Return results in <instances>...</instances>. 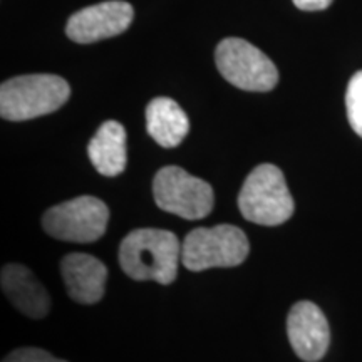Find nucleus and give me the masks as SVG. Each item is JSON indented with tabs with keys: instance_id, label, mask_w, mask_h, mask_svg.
I'll return each mask as SVG.
<instances>
[{
	"instance_id": "3",
	"label": "nucleus",
	"mask_w": 362,
	"mask_h": 362,
	"mask_svg": "<svg viewBox=\"0 0 362 362\" xmlns=\"http://www.w3.org/2000/svg\"><path fill=\"white\" fill-rule=\"evenodd\" d=\"M238 208L257 225L277 226L291 220L296 205L280 168L270 163L257 166L240 189Z\"/></svg>"
},
{
	"instance_id": "6",
	"label": "nucleus",
	"mask_w": 362,
	"mask_h": 362,
	"mask_svg": "<svg viewBox=\"0 0 362 362\" xmlns=\"http://www.w3.org/2000/svg\"><path fill=\"white\" fill-rule=\"evenodd\" d=\"M220 74L235 88L267 93L279 83V71L260 49L238 37L223 39L215 52Z\"/></svg>"
},
{
	"instance_id": "4",
	"label": "nucleus",
	"mask_w": 362,
	"mask_h": 362,
	"mask_svg": "<svg viewBox=\"0 0 362 362\" xmlns=\"http://www.w3.org/2000/svg\"><path fill=\"white\" fill-rule=\"evenodd\" d=\"M250 253L247 235L233 225L194 228L181 243V262L192 272L237 267Z\"/></svg>"
},
{
	"instance_id": "7",
	"label": "nucleus",
	"mask_w": 362,
	"mask_h": 362,
	"mask_svg": "<svg viewBox=\"0 0 362 362\" xmlns=\"http://www.w3.org/2000/svg\"><path fill=\"white\" fill-rule=\"evenodd\" d=\"M110 210L94 197H78L59 203L44 214L42 226L47 235L74 243H93L106 232Z\"/></svg>"
},
{
	"instance_id": "10",
	"label": "nucleus",
	"mask_w": 362,
	"mask_h": 362,
	"mask_svg": "<svg viewBox=\"0 0 362 362\" xmlns=\"http://www.w3.org/2000/svg\"><path fill=\"white\" fill-rule=\"evenodd\" d=\"M61 274L67 293L79 304H96L104 296L107 269L88 253H69L61 262Z\"/></svg>"
},
{
	"instance_id": "5",
	"label": "nucleus",
	"mask_w": 362,
	"mask_h": 362,
	"mask_svg": "<svg viewBox=\"0 0 362 362\" xmlns=\"http://www.w3.org/2000/svg\"><path fill=\"white\" fill-rule=\"evenodd\" d=\"M153 198L161 210L185 220H202L211 214L214 188L180 166H166L153 180Z\"/></svg>"
},
{
	"instance_id": "16",
	"label": "nucleus",
	"mask_w": 362,
	"mask_h": 362,
	"mask_svg": "<svg viewBox=\"0 0 362 362\" xmlns=\"http://www.w3.org/2000/svg\"><path fill=\"white\" fill-rule=\"evenodd\" d=\"M292 2L296 4V7L300 8V11L317 12L327 8L330 4H332V0H292Z\"/></svg>"
},
{
	"instance_id": "15",
	"label": "nucleus",
	"mask_w": 362,
	"mask_h": 362,
	"mask_svg": "<svg viewBox=\"0 0 362 362\" xmlns=\"http://www.w3.org/2000/svg\"><path fill=\"white\" fill-rule=\"evenodd\" d=\"M2 362H66L62 359H56L49 352L37 347H22L8 354Z\"/></svg>"
},
{
	"instance_id": "1",
	"label": "nucleus",
	"mask_w": 362,
	"mask_h": 362,
	"mask_svg": "<svg viewBox=\"0 0 362 362\" xmlns=\"http://www.w3.org/2000/svg\"><path fill=\"white\" fill-rule=\"evenodd\" d=\"M181 259V243L173 232L138 228L124 237L119 247L121 269L133 280L175 282Z\"/></svg>"
},
{
	"instance_id": "2",
	"label": "nucleus",
	"mask_w": 362,
	"mask_h": 362,
	"mask_svg": "<svg viewBox=\"0 0 362 362\" xmlns=\"http://www.w3.org/2000/svg\"><path fill=\"white\" fill-rule=\"evenodd\" d=\"M69 96V84L59 76H19L0 86V115L7 121L34 119L57 111Z\"/></svg>"
},
{
	"instance_id": "12",
	"label": "nucleus",
	"mask_w": 362,
	"mask_h": 362,
	"mask_svg": "<svg viewBox=\"0 0 362 362\" xmlns=\"http://www.w3.org/2000/svg\"><path fill=\"white\" fill-rule=\"evenodd\" d=\"M88 155L99 175L115 178L126 170V129L117 121H106L88 144Z\"/></svg>"
},
{
	"instance_id": "9",
	"label": "nucleus",
	"mask_w": 362,
	"mask_h": 362,
	"mask_svg": "<svg viewBox=\"0 0 362 362\" xmlns=\"http://www.w3.org/2000/svg\"><path fill=\"white\" fill-rule=\"evenodd\" d=\"M287 336L296 354L305 362L320 361L330 344L329 322L312 302H297L288 312Z\"/></svg>"
},
{
	"instance_id": "11",
	"label": "nucleus",
	"mask_w": 362,
	"mask_h": 362,
	"mask_svg": "<svg viewBox=\"0 0 362 362\" xmlns=\"http://www.w3.org/2000/svg\"><path fill=\"white\" fill-rule=\"evenodd\" d=\"M0 282L4 293L22 314L33 319H42L49 314L51 310L49 293L27 267L19 264L6 265Z\"/></svg>"
},
{
	"instance_id": "8",
	"label": "nucleus",
	"mask_w": 362,
	"mask_h": 362,
	"mask_svg": "<svg viewBox=\"0 0 362 362\" xmlns=\"http://www.w3.org/2000/svg\"><path fill=\"white\" fill-rule=\"evenodd\" d=\"M133 16L134 11L128 2L107 0L72 13L66 34L78 44H93L123 34L133 22Z\"/></svg>"
},
{
	"instance_id": "13",
	"label": "nucleus",
	"mask_w": 362,
	"mask_h": 362,
	"mask_svg": "<svg viewBox=\"0 0 362 362\" xmlns=\"http://www.w3.org/2000/svg\"><path fill=\"white\" fill-rule=\"evenodd\" d=\"M146 129L160 146L176 148L187 138L189 121L173 99L155 98L146 107Z\"/></svg>"
},
{
	"instance_id": "14",
	"label": "nucleus",
	"mask_w": 362,
	"mask_h": 362,
	"mask_svg": "<svg viewBox=\"0 0 362 362\" xmlns=\"http://www.w3.org/2000/svg\"><path fill=\"white\" fill-rule=\"evenodd\" d=\"M346 110L351 128L362 138V71L356 72L347 86Z\"/></svg>"
}]
</instances>
